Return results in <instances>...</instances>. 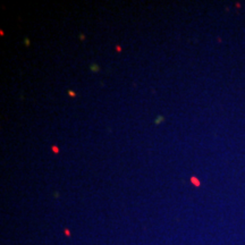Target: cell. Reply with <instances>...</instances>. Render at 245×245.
Here are the masks:
<instances>
[{
  "label": "cell",
  "mask_w": 245,
  "mask_h": 245,
  "mask_svg": "<svg viewBox=\"0 0 245 245\" xmlns=\"http://www.w3.org/2000/svg\"><path fill=\"white\" fill-rule=\"evenodd\" d=\"M191 182H192L193 185H195L196 187H199V186H200V181H199L195 176H192V177H191Z\"/></svg>",
  "instance_id": "cell-1"
},
{
  "label": "cell",
  "mask_w": 245,
  "mask_h": 245,
  "mask_svg": "<svg viewBox=\"0 0 245 245\" xmlns=\"http://www.w3.org/2000/svg\"><path fill=\"white\" fill-rule=\"evenodd\" d=\"M164 116H161V115H158L157 116V118H156V120H154V124L156 125H159V124H161V122H164Z\"/></svg>",
  "instance_id": "cell-2"
},
{
  "label": "cell",
  "mask_w": 245,
  "mask_h": 245,
  "mask_svg": "<svg viewBox=\"0 0 245 245\" xmlns=\"http://www.w3.org/2000/svg\"><path fill=\"white\" fill-rule=\"evenodd\" d=\"M90 70H91V72H99L100 68H99V66H98L96 64H92V65L90 66Z\"/></svg>",
  "instance_id": "cell-3"
},
{
  "label": "cell",
  "mask_w": 245,
  "mask_h": 245,
  "mask_svg": "<svg viewBox=\"0 0 245 245\" xmlns=\"http://www.w3.org/2000/svg\"><path fill=\"white\" fill-rule=\"evenodd\" d=\"M52 152H55V153H58V152H59V148H58V147H56V145H53L52 147Z\"/></svg>",
  "instance_id": "cell-4"
},
{
  "label": "cell",
  "mask_w": 245,
  "mask_h": 245,
  "mask_svg": "<svg viewBox=\"0 0 245 245\" xmlns=\"http://www.w3.org/2000/svg\"><path fill=\"white\" fill-rule=\"evenodd\" d=\"M68 94H69V96H72V98L76 96V93H75V92H73L72 90H68Z\"/></svg>",
  "instance_id": "cell-5"
},
{
  "label": "cell",
  "mask_w": 245,
  "mask_h": 245,
  "mask_svg": "<svg viewBox=\"0 0 245 245\" xmlns=\"http://www.w3.org/2000/svg\"><path fill=\"white\" fill-rule=\"evenodd\" d=\"M24 44H25V45H30V40H28L27 38L24 39Z\"/></svg>",
  "instance_id": "cell-6"
},
{
  "label": "cell",
  "mask_w": 245,
  "mask_h": 245,
  "mask_svg": "<svg viewBox=\"0 0 245 245\" xmlns=\"http://www.w3.org/2000/svg\"><path fill=\"white\" fill-rule=\"evenodd\" d=\"M116 49H117V51H118V52H119V51H122V48H120L119 45H117V47H116Z\"/></svg>",
  "instance_id": "cell-7"
},
{
  "label": "cell",
  "mask_w": 245,
  "mask_h": 245,
  "mask_svg": "<svg viewBox=\"0 0 245 245\" xmlns=\"http://www.w3.org/2000/svg\"><path fill=\"white\" fill-rule=\"evenodd\" d=\"M79 38H81V40H84V39H85V35L81 34V36H79Z\"/></svg>",
  "instance_id": "cell-8"
}]
</instances>
